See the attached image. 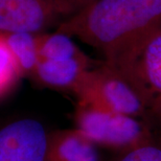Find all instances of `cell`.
I'll use <instances>...</instances> for the list:
<instances>
[{"instance_id":"4","label":"cell","mask_w":161,"mask_h":161,"mask_svg":"<svg viewBox=\"0 0 161 161\" xmlns=\"http://www.w3.org/2000/svg\"><path fill=\"white\" fill-rule=\"evenodd\" d=\"M75 95L82 104L129 115L147 122L146 107L139 95L127 80L104 61L89 70Z\"/></svg>"},{"instance_id":"8","label":"cell","mask_w":161,"mask_h":161,"mask_svg":"<svg viewBox=\"0 0 161 161\" xmlns=\"http://www.w3.org/2000/svg\"><path fill=\"white\" fill-rule=\"evenodd\" d=\"M46 161H101V159L96 146L75 129L50 135Z\"/></svg>"},{"instance_id":"11","label":"cell","mask_w":161,"mask_h":161,"mask_svg":"<svg viewBox=\"0 0 161 161\" xmlns=\"http://www.w3.org/2000/svg\"><path fill=\"white\" fill-rule=\"evenodd\" d=\"M22 73L9 50L3 35L0 34V98L17 85Z\"/></svg>"},{"instance_id":"2","label":"cell","mask_w":161,"mask_h":161,"mask_svg":"<svg viewBox=\"0 0 161 161\" xmlns=\"http://www.w3.org/2000/svg\"><path fill=\"white\" fill-rule=\"evenodd\" d=\"M104 62L133 87L146 107L149 125L161 134V27Z\"/></svg>"},{"instance_id":"3","label":"cell","mask_w":161,"mask_h":161,"mask_svg":"<svg viewBox=\"0 0 161 161\" xmlns=\"http://www.w3.org/2000/svg\"><path fill=\"white\" fill-rule=\"evenodd\" d=\"M75 129L94 146L118 152L130 149L157 133L142 119L82 103L76 107Z\"/></svg>"},{"instance_id":"10","label":"cell","mask_w":161,"mask_h":161,"mask_svg":"<svg viewBox=\"0 0 161 161\" xmlns=\"http://www.w3.org/2000/svg\"><path fill=\"white\" fill-rule=\"evenodd\" d=\"M39 59H68L85 56L73 38L60 31L41 33L38 36Z\"/></svg>"},{"instance_id":"7","label":"cell","mask_w":161,"mask_h":161,"mask_svg":"<svg viewBox=\"0 0 161 161\" xmlns=\"http://www.w3.org/2000/svg\"><path fill=\"white\" fill-rule=\"evenodd\" d=\"M99 63L87 54L68 59H39L33 78L43 86L75 93L89 70Z\"/></svg>"},{"instance_id":"1","label":"cell","mask_w":161,"mask_h":161,"mask_svg":"<svg viewBox=\"0 0 161 161\" xmlns=\"http://www.w3.org/2000/svg\"><path fill=\"white\" fill-rule=\"evenodd\" d=\"M160 27L161 0H94L57 31L93 47L108 62Z\"/></svg>"},{"instance_id":"12","label":"cell","mask_w":161,"mask_h":161,"mask_svg":"<svg viewBox=\"0 0 161 161\" xmlns=\"http://www.w3.org/2000/svg\"><path fill=\"white\" fill-rule=\"evenodd\" d=\"M113 161H161V134L156 133L142 142L121 151Z\"/></svg>"},{"instance_id":"5","label":"cell","mask_w":161,"mask_h":161,"mask_svg":"<svg viewBox=\"0 0 161 161\" xmlns=\"http://www.w3.org/2000/svg\"><path fill=\"white\" fill-rule=\"evenodd\" d=\"M70 15L62 0H0V34H41Z\"/></svg>"},{"instance_id":"9","label":"cell","mask_w":161,"mask_h":161,"mask_svg":"<svg viewBox=\"0 0 161 161\" xmlns=\"http://www.w3.org/2000/svg\"><path fill=\"white\" fill-rule=\"evenodd\" d=\"M3 36L22 75L33 76L39 61V34L19 31Z\"/></svg>"},{"instance_id":"13","label":"cell","mask_w":161,"mask_h":161,"mask_svg":"<svg viewBox=\"0 0 161 161\" xmlns=\"http://www.w3.org/2000/svg\"><path fill=\"white\" fill-rule=\"evenodd\" d=\"M62 1L65 3L66 6L70 9L71 12V15L73 13L78 12L79 9L85 8L86 5H88L89 3H91L94 0H62Z\"/></svg>"},{"instance_id":"6","label":"cell","mask_w":161,"mask_h":161,"mask_svg":"<svg viewBox=\"0 0 161 161\" xmlns=\"http://www.w3.org/2000/svg\"><path fill=\"white\" fill-rule=\"evenodd\" d=\"M50 135L33 118L14 120L0 128V161H46Z\"/></svg>"}]
</instances>
